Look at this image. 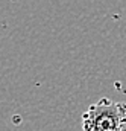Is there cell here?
Instances as JSON below:
<instances>
[{"instance_id":"obj_2","label":"cell","mask_w":126,"mask_h":131,"mask_svg":"<svg viewBox=\"0 0 126 131\" xmlns=\"http://www.w3.org/2000/svg\"><path fill=\"white\" fill-rule=\"evenodd\" d=\"M120 131H126V102H120Z\"/></svg>"},{"instance_id":"obj_1","label":"cell","mask_w":126,"mask_h":131,"mask_svg":"<svg viewBox=\"0 0 126 131\" xmlns=\"http://www.w3.org/2000/svg\"><path fill=\"white\" fill-rule=\"evenodd\" d=\"M120 102L102 98L82 114V131H120Z\"/></svg>"}]
</instances>
